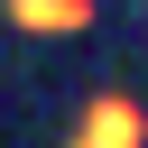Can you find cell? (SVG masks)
Returning <instances> with one entry per match:
<instances>
[{
    "label": "cell",
    "mask_w": 148,
    "mask_h": 148,
    "mask_svg": "<svg viewBox=\"0 0 148 148\" xmlns=\"http://www.w3.org/2000/svg\"><path fill=\"white\" fill-rule=\"evenodd\" d=\"M102 111H111V120H102V130H83L74 148H139V120H130L120 102H102Z\"/></svg>",
    "instance_id": "obj_1"
},
{
    "label": "cell",
    "mask_w": 148,
    "mask_h": 148,
    "mask_svg": "<svg viewBox=\"0 0 148 148\" xmlns=\"http://www.w3.org/2000/svg\"><path fill=\"white\" fill-rule=\"evenodd\" d=\"M28 28H65V18H83V0H9Z\"/></svg>",
    "instance_id": "obj_2"
}]
</instances>
